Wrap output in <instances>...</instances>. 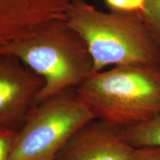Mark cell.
Returning a JSON list of instances; mask_svg holds the SVG:
<instances>
[{"mask_svg":"<svg viewBox=\"0 0 160 160\" xmlns=\"http://www.w3.org/2000/svg\"><path fill=\"white\" fill-rule=\"evenodd\" d=\"M64 19L85 42L95 72L109 65H160V47L137 13H105L73 0Z\"/></svg>","mask_w":160,"mask_h":160,"instance_id":"obj_1","label":"cell"},{"mask_svg":"<svg viewBox=\"0 0 160 160\" xmlns=\"http://www.w3.org/2000/svg\"><path fill=\"white\" fill-rule=\"evenodd\" d=\"M76 92L96 119L120 128L147 122L160 114V65L93 72Z\"/></svg>","mask_w":160,"mask_h":160,"instance_id":"obj_2","label":"cell"},{"mask_svg":"<svg viewBox=\"0 0 160 160\" xmlns=\"http://www.w3.org/2000/svg\"><path fill=\"white\" fill-rule=\"evenodd\" d=\"M0 54L17 58L42 78L43 87L34 105L72 88H77L95 72L85 42L64 18L8 45Z\"/></svg>","mask_w":160,"mask_h":160,"instance_id":"obj_3","label":"cell"},{"mask_svg":"<svg viewBox=\"0 0 160 160\" xmlns=\"http://www.w3.org/2000/svg\"><path fill=\"white\" fill-rule=\"evenodd\" d=\"M95 119L77 92L45 100L27 113L9 160H54L71 137Z\"/></svg>","mask_w":160,"mask_h":160,"instance_id":"obj_4","label":"cell"},{"mask_svg":"<svg viewBox=\"0 0 160 160\" xmlns=\"http://www.w3.org/2000/svg\"><path fill=\"white\" fill-rule=\"evenodd\" d=\"M43 85L42 78L17 58L0 54V126L14 128L25 119Z\"/></svg>","mask_w":160,"mask_h":160,"instance_id":"obj_5","label":"cell"},{"mask_svg":"<svg viewBox=\"0 0 160 160\" xmlns=\"http://www.w3.org/2000/svg\"><path fill=\"white\" fill-rule=\"evenodd\" d=\"M133 148L121 128L102 120H92L75 133L62 150L61 160H128Z\"/></svg>","mask_w":160,"mask_h":160,"instance_id":"obj_6","label":"cell"},{"mask_svg":"<svg viewBox=\"0 0 160 160\" xmlns=\"http://www.w3.org/2000/svg\"><path fill=\"white\" fill-rule=\"evenodd\" d=\"M121 133L133 148L160 146V114L147 122L121 128Z\"/></svg>","mask_w":160,"mask_h":160,"instance_id":"obj_7","label":"cell"},{"mask_svg":"<svg viewBox=\"0 0 160 160\" xmlns=\"http://www.w3.org/2000/svg\"><path fill=\"white\" fill-rule=\"evenodd\" d=\"M139 17L149 34L160 47V0H145Z\"/></svg>","mask_w":160,"mask_h":160,"instance_id":"obj_8","label":"cell"},{"mask_svg":"<svg viewBox=\"0 0 160 160\" xmlns=\"http://www.w3.org/2000/svg\"><path fill=\"white\" fill-rule=\"evenodd\" d=\"M17 131L0 126V160H9Z\"/></svg>","mask_w":160,"mask_h":160,"instance_id":"obj_9","label":"cell"},{"mask_svg":"<svg viewBox=\"0 0 160 160\" xmlns=\"http://www.w3.org/2000/svg\"><path fill=\"white\" fill-rule=\"evenodd\" d=\"M128 160H160V146L136 148Z\"/></svg>","mask_w":160,"mask_h":160,"instance_id":"obj_10","label":"cell"},{"mask_svg":"<svg viewBox=\"0 0 160 160\" xmlns=\"http://www.w3.org/2000/svg\"><path fill=\"white\" fill-rule=\"evenodd\" d=\"M104 1L106 6L111 11L120 12V13H132L128 0H104Z\"/></svg>","mask_w":160,"mask_h":160,"instance_id":"obj_11","label":"cell"},{"mask_svg":"<svg viewBox=\"0 0 160 160\" xmlns=\"http://www.w3.org/2000/svg\"><path fill=\"white\" fill-rule=\"evenodd\" d=\"M145 1V0H128L132 13H137L139 16L142 11Z\"/></svg>","mask_w":160,"mask_h":160,"instance_id":"obj_12","label":"cell"},{"mask_svg":"<svg viewBox=\"0 0 160 160\" xmlns=\"http://www.w3.org/2000/svg\"><path fill=\"white\" fill-rule=\"evenodd\" d=\"M54 160H61V159H59V158H58V157H57V159H54Z\"/></svg>","mask_w":160,"mask_h":160,"instance_id":"obj_13","label":"cell"}]
</instances>
